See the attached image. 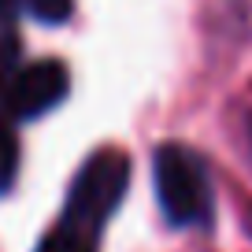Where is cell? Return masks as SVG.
Returning a JSON list of instances; mask_svg holds the SVG:
<instances>
[{
  "label": "cell",
  "instance_id": "obj_8",
  "mask_svg": "<svg viewBox=\"0 0 252 252\" xmlns=\"http://www.w3.org/2000/svg\"><path fill=\"white\" fill-rule=\"evenodd\" d=\"M11 4H15V0H0V15H4V11H8Z\"/></svg>",
  "mask_w": 252,
  "mask_h": 252
},
{
  "label": "cell",
  "instance_id": "obj_3",
  "mask_svg": "<svg viewBox=\"0 0 252 252\" xmlns=\"http://www.w3.org/2000/svg\"><path fill=\"white\" fill-rule=\"evenodd\" d=\"M67 93H71V71L60 60H37L15 67L8 89L0 96V111L8 119H37L52 111Z\"/></svg>",
  "mask_w": 252,
  "mask_h": 252
},
{
  "label": "cell",
  "instance_id": "obj_1",
  "mask_svg": "<svg viewBox=\"0 0 252 252\" xmlns=\"http://www.w3.org/2000/svg\"><path fill=\"white\" fill-rule=\"evenodd\" d=\"M126 186H130V156L123 149L93 152L82 163V171L74 174L67 204H63V215L56 226L67 230L78 241L100 245V230L108 226L115 208L123 204Z\"/></svg>",
  "mask_w": 252,
  "mask_h": 252
},
{
  "label": "cell",
  "instance_id": "obj_6",
  "mask_svg": "<svg viewBox=\"0 0 252 252\" xmlns=\"http://www.w3.org/2000/svg\"><path fill=\"white\" fill-rule=\"evenodd\" d=\"M37 252H100V245H89V241H78V237H71L67 230L52 226L45 237H41Z\"/></svg>",
  "mask_w": 252,
  "mask_h": 252
},
{
  "label": "cell",
  "instance_id": "obj_7",
  "mask_svg": "<svg viewBox=\"0 0 252 252\" xmlns=\"http://www.w3.org/2000/svg\"><path fill=\"white\" fill-rule=\"evenodd\" d=\"M15 67H19V41H15L11 30L0 26V96H4V89H8Z\"/></svg>",
  "mask_w": 252,
  "mask_h": 252
},
{
  "label": "cell",
  "instance_id": "obj_4",
  "mask_svg": "<svg viewBox=\"0 0 252 252\" xmlns=\"http://www.w3.org/2000/svg\"><path fill=\"white\" fill-rule=\"evenodd\" d=\"M15 174H19V141L11 130V119L0 111V193H8L15 186Z\"/></svg>",
  "mask_w": 252,
  "mask_h": 252
},
{
  "label": "cell",
  "instance_id": "obj_2",
  "mask_svg": "<svg viewBox=\"0 0 252 252\" xmlns=\"http://www.w3.org/2000/svg\"><path fill=\"white\" fill-rule=\"evenodd\" d=\"M152 182L163 219L171 226H208L212 222V186L197 156L182 145H159L152 156Z\"/></svg>",
  "mask_w": 252,
  "mask_h": 252
},
{
  "label": "cell",
  "instance_id": "obj_5",
  "mask_svg": "<svg viewBox=\"0 0 252 252\" xmlns=\"http://www.w3.org/2000/svg\"><path fill=\"white\" fill-rule=\"evenodd\" d=\"M15 4L26 8L33 19H41V23H63L74 8V0H15Z\"/></svg>",
  "mask_w": 252,
  "mask_h": 252
}]
</instances>
